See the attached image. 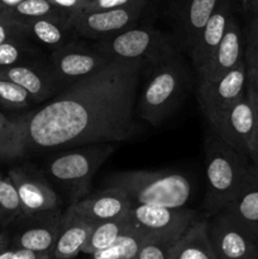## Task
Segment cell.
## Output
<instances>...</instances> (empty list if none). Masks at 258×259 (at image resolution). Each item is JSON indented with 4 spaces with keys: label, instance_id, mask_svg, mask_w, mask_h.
Returning a JSON list of instances; mask_svg holds the SVG:
<instances>
[{
    "label": "cell",
    "instance_id": "6da1fadb",
    "mask_svg": "<svg viewBox=\"0 0 258 259\" xmlns=\"http://www.w3.org/2000/svg\"><path fill=\"white\" fill-rule=\"evenodd\" d=\"M144 67L142 61H111L38 110L14 118L15 158L136 137L134 109Z\"/></svg>",
    "mask_w": 258,
    "mask_h": 259
},
{
    "label": "cell",
    "instance_id": "7a4b0ae2",
    "mask_svg": "<svg viewBox=\"0 0 258 259\" xmlns=\"http://www.w3.org/2000/svg\"><path fill=\"white\" fill-rule=\"evenodd\" d=\"M144 68L148 75L138 93V115L157 126L184 101L190 85L189 72L177 52Z\"/></svg>",
    "mask_w": 258,
    "mask_h": 259
},
{
    "label": "cell",
    "instance_id": "3957f363",
    "mask_svg": "<svg viewBox=\"0 0 258 259\" xmlns=\"http://www.w3.org/2000/svg\"><path fill=\"white\" fill-rule=\"evenodd\" d=\"M205 167L207 182L205 206L210 214H218L235 199L249 166L245 162V156L219 137H206Z\"/></svg>",
    "mask_w": 258,
    "mask_h": 259
},
{
    "label": "cell",
    "instance_id": "277c9868",
    "mask_svg": "<svg viewBox=\"0 0 258 259\" xmlns=\"http://www.w3.org/2000/svg\"><path fill=\"white\" fill-rule=\"evenodd\" d=\"M105 184L123 190L134 204L154 206L182 207L192 194L189 179L171 171L116 172Z\"/></svg>",
    "mask_w": 258,
    "mask_h": 259
},
{
    "label": "cell",
    "instance_id": "5b68a950",
    "mask_svg": "<svg viewBox=\"0 0 258 259\" xmlns=\"http://www.w3.org/2000/svg\"><path fill=\"white\" fill-rule=\"evenodd\" d=\"M115 149L116 147L111 143L80 146L77 149L61 152L53 157L46 169L56 184L70 192L72 202H75L85 197L94 175Z\"/></svg>",
    "mask_w": 258,
    "mask_h": 259
},
{
    "label": "cell",
    "instance_id": "8992f818",
    "mask_svg": "<svg viewBox=\"0 0 258 259\" xmlns=\"http://www.w3.org/2000/svg\"><path fill=\"white\" fill-rule=\"evenodd\" d=\"M95 48L110 61H142L146 66L177 52L174 39L153 27H131L95 42Z\"/></svg>",
    "mask_w": 258,
    "mask_h": 259
},
{
    "label": "cell",
    "instance_id": "52a82bcc",
    "mask_svg": "<svg viewBox=\"0 0 258 259\" xmlns=\"http://www.w3.org/2000/svg\"><path fill=\"white\" fill-rule=\"evenodd\" d=\"M111 62L95 46L73 40L50 52L47 65L62 90L77 81L98 72Z\"/></svg>",
    "mask_w": 258,
    "mask_h": 259
},
{
    "label": "cell",
    "instance_id": "ba28073f",
    "mask_svg": "<svg viewBox=\"0 0 258 259\" xmlns=\"http://www.w3.org/2000/svg\"><path fill=\"white\" fill-rule=\"evenodd\" d=\"M247 68L244 58L217 81H199L197 99L202 114L212 128L219 123L223 114L245 93Z\"/></svg>",
    "mask_w": 258,
    "mask_h": 259
},
{
    "label": "cell",
    "instance_id": "9c48e42d",
    "mask_svg": "<svg viewBox=\"0 0 258 259\" xmlns=\"http://www.w3.org/2000/svg\"><path fill=\"white\" fill-rule=\"evenodd\" d=\"M129 215L136 227L152 237L179 239L192 224L199 220L194 210L186 207H166L134 204Z\"/></svg>",
    "mask_w": 258,
    "mask_h": 259
},
{
    "label": "cell",
    "instance_id": "30bf717a",
    "mask_svg": "<svg viewBox=\"0 0 258 259\" xmlns=\"http://www.w3.org/2000/svg\"><path fill=\"white\" fill-rule=\"evenodd\" d=\"M143 8L144 5H132L110 10L78 12L68 15V19L78 37L98 40L133 27L141 18Z\"/></svg>",
    "mask_w": 258,
    "mask_h": 259
},
{
    "label": "cell",
    "instance_id": "8fae6325",
    "mask_svg": "<svg viewBox=\"0 0 258 259\" xmlns=\"http://www.w3.org/2000/svg\"><path fill=\"white\" fill-rule=\"evenodd\" d=\"M209 237L218 259H245L258 255V238L225 211L209 227Z\"/></svg>",
    "mask_w": 258,
    "mask_h": 259
},
{
    "label": "cell",
    "instance_id": "7c38bea8",
    "mask_svg": "<svg viewBox=\"0 0 258 259\" xmlns=\"http://www.w3.org/2000/svg\"><path fill=\"white\" fill-rule=\"evenodd\" d=\"M258 125V116L247 91L220 118L214 128L222 141L243 156H248Z\"/></svg>",
    "mask_w": 258,
    "mask_h": 259
},
{
    "label": "cell",
    "instance_id": "4fadbf2b",
    "mask_svg": "<svg viewBox=\"0 0 258 259\" xmlns=\"http://www.w3.org/2000/svg\"><path fill=\"white\" fill-rule=\"evenodd\" d=\"M8 176L17 187L22 217L60 209V197L42 174L28 167H15L10 169Z\"/></svg>",
    "mask_w": 258,
    "mask_h": 259
},
{
    "label": "cell",
    "instance_id": "5bb4252c",
    "mask_svg": "<svg viewBox=\"0 0 258 259\" xmlns=\"http://www.w3.org/2000/svg\"><path fill=\"white\" fill-rule=\"evenodd\" d=\"M62 215L60 209H56L32 217L19 218L24 223L13 240L14 247L52 254Z\"/></svg>",
    "mask_w": 258,
    "mask_h": 259
},
{
    "label": "cell",
    "instance_id": "9a60e30c",
    "mask_svg": "<svg viewBox=\"0 0 258 259\" xmlns=\"http://www.w3.org/2000/svg\"><path fill=\"white\" fill-rule=\"evenodd\" d=\"M0 76L25 89L34 103H42L62 91L53 77L47 61H38L24 65L0 66Z\"/></svg>",
    "mask_w": 258,
    "mask_h": 259
},
{
    "label": "cell",
    "instance_id": "2e32d148",
    "mask_svg": "<svg viewBox=\"0 0 258 259\" xmlns=\"http://www.w3.org/2000/svg\"><path fill=\"white\" fill-rule=\"evenodd\" d=\"M233 15V0H220L215 12L202 28L199 38L189 51L197 76L204 71L219 47L225 29Z\"/></svg>",
    "mask_w": 258,
    "mask_h": 259
},
{
    "label": "cell",
    "instance_id": "e0dca14e",
    "mask_svg": "<svg viewBox=\"0 0 258 259\" xmlns=\"http://www.w3.org/2000/svg\"><path fill=\"white\" fill-rule=\"evenodd\" d=\"M244 58V38L234 14L229 19L224 37L210 62L197 77L199 81H217Z\"/></svg>",
    "mask_w": 258,
    "mask_h": 259
},
{
    "label": "cell",
    "instance_id": "ac0fdd59",
    "mask_svg": "<svg viewBox=\"0 0 258 259\" xmlns=\"http://www.w3.org/2000/svg\"><path fill=\"white\" fill-rule=\"evenodd\" d=\"M71 206L91 222L99 223L128 214L133 206V201L123 190L106 187L103 191L95 192L72 202Z\"/></svg>",
    "mask_w": 258,
    "mask_h": 259
},
{
    "label": "cell",
    "instance_id": "d6986e66",
    "mask_svg": "<svg viewBox=\"0 0 258 259\" xmlns=\"http://www.w3.org/2000/svg\"><path fill=\"white\" fill-rule=\"evenodd\" d=\"M95 223L78 214L70 205L63 212L58 237L53 248L55 259H72L78 255L85 245Z\"/></svg>",
    "mask_w": 258,
    "mask_h": 259
},
{
    "label": "cell",
    "instance_id": "ffe728a7",
    "mask_svg": "<svg viewBox=\"0 0 258 259\" xmlns=\"http://www.w3.org/2000/svg\"><path fill=\"white\" fill-rule=\"evenodd\" d=\"M220 0H181L177 10V37L187 51L191 50L202 28Z\"/></svg>",
    "mask_w": 258,
    "mask_h": 259
},
{
    "label": "cell",
    "instance_id": "44dd1931",
    "mask_svg": "<svg viewBox=\"0 0 258 259\" xmlns=\"http://www.w3.org/2000/svg\"><path fill=\"white\" fill-rule=\"evenodd\" d=\"M27 35L50 52L78 38L68 17H45L24 23Z\"/></svg>",
    "mask_w": 258,
    "mask_h": 259
},
{
    "label": "cell",
    "instance_id": "7402d4cb",
    "mask_svg": "<svg viewBox=\"0 0 258 259\" xmlns=\"http://www.w3.org/2000/svg\"><path fill=\"white\" fill-rule=\"evenodd\" d=\"M223 211L258 238V169L255 167H249L238 195Z\"/></svg>",
    "mask_w": 258,
    "mask_h": 259
},
{
    "label": "cell",
    "instance_id": "603a6c76",
    "mask_svg": "<svg viewBox=\"0 0 258 259\" xmlns=\"http://www.w3.org/2000/svg\"><path fill=\"white\" fill-rule=\"evenodd\" d=\"M172 259H218L209 237V224L197 220L175 243Z\"/></svg>",
    "mask_w": 258,
    "mask_h": 259
},
{
    "label": "cell",
    "instance_id": "cb8c5ba5",
    "mask_svg": "<svg viewBox=\"0 0 258 259\" xmlns=\"http://www.w3.org/2000/svg\"><path fill=\"white\" fill-rule=\"evenodd\" d=\"M133 225L129 212L116 219L95 223L81 253L91 255L95 252L110 247L121 234L131 229Z\"/></svg>",
    "mask_w": 258,
    "mask_h": 259
},
{
    "label": "cell",
    "instance_id": "d4e9b609",
    "mask_svg": "<svg viewBox=\"0 0 258 259\" xmlns=\"http://www.w3.org/2000/svg\"><path fill=\"white\" fill-rule=\"evenodd\" d=\"M148 237L151 234L133 225L110 247L91 254V259H137L142 245Z\"/></svg>",
    "mask_w": 258,
    "mask_h": 259
},
{
    "label": "cell",
    "instance_id": "484cf974",
    "mask_svg": "<svg viewBox=\"0 0 258 259\" xmlns=\"http://www.w3.org/2000/svg\"><path fill=\"white\" fill-rule=\"evenodd\" d=\"M39 48L30 42L29 38H17L0 45V66L24 65V63L47 61Z\"/></svg>",
    "mask_w": 258,
    "mask_h": 259
},
{
    "label": "cell",
    "instance_id": "4316f807",
    "mask_svg": "<svg viewBox=\"0 0 258 259\" xmlns=\"http://www.w3.org/2000/svg\"><path fill=\"white\" fill-rule=\"evenodd\" d=\"M12 19L20 23H27L30 20L45 17H68L66 13L61 12L50 0H23L20 4L13 9L3 13Z\"/></svg>",
    "mask_w": 258,
    "mask_h": 259
},
{
    "label": "cell",
    "instance_id": "83f0119b",
    "mask_svg": "<svg viewBox=\"0 0 258 259\" xmlns=\"http://www.w3.org/2000/svg\"><path fill=\"white\" fill-rule=\"evenodd\" d=\"M22 217V204L17 187L9 176L0 175V224L7 225Z\"/></svg>",
    "mask_w": 258,
    "mask_h": 259
},
{
    "label": "cell",
    "instance_id": "f1b7e54d",
    "mask_svg": "<svg viewBox=\"0 0 258 259\" xmlns=\"http://www.w3.org/2000/svg\"><path fill=\"white\" fill-rule=\"evenodd\" d=\"M33 103V98L25 89L0 76V106L9 110H19Z\"/></svg>",
    "mask_w": 258,
    "mask_h": 259
},
{
    "label": "cell",
    "instance_id": "f546056e",
    "mask_svg": "<svg viewBox=\"0 0 258 259\" xmlns=\"http://www.w3.org/2000/svg\"><path fill=\"white\" fill-rule=\"evenodd\" d=\"M177 239L148 237L142 245L137 259H172V250Z\"/></svg>",
    "mask_w": 258,
    "mask_h": 259
},
{
    "label": "cell",
    "instance_id": "4dcf8cb0",
    "mask_svg": "<svg viewBox=\"0 0 258 259\" xmlns=\"http://www.w3.org/2000/svg\"><path fill=\"white\" fill-rule=\"evenodd\" d=\"M244 62L247 78L258 85V27L250 24L244 45Z\"/></svg>",
    "mask_w": 258,
    "mask_h": 259
},
{
    "label": "cell",
    "instance_id": "1f68e13d",
    "mask_svg": "<svg viewBox=\"0 0 258 259\" xmlns=\"http://www.w3.org/2000/svg\"><path fill=\"white\" fill-rule=\"evenodd\" d=\"M15 159L14 118H8L0 111V161Z\"/></svg>",
    "mask_w": 258,
    "mask_h": 259
},
{
    "label": "cell",
    "instance_id": "d6a6232c",
    "mask_svg": "<svg viewBox=\"0 0 258 259\" xmlns=\"http://www.w3.org/2000/svg\"><path fill=\"white\" fill-rule=\"evenodd\" d=\"M28 38L25 25L0 12V45L17 38Z\"/></svg>",
    "mask_w": 258,
    "mask_h": 259
},
{
    "label": "cell",
    "instance_id": "836d02e7",
    "mask_svg": "<svg viewBox=\"0 0 258 259\" xmlns=\"http://www.w3.org/2000/svg\"><path fill=\"white\" fill-rule=\"evenodd\" d=\"M146 2L147 0H91L82 12L118 9V8L132 7V5H146Z\"/></svg>",
    "mask_w": 258,
    "mask_h": 259
},
{
    "label": "cell",
    "instance_id": "e575fe53",
    "mask_svg": "<svg viewBox=\"0 0 258 259\" xmlns=\"http://www.w3.org/2000/svg\"><path fill=\"white\" fill-rule=\"evenodd\" d=\"M50 2L61 12L71 15L73 13L82 12L91 0H50Z\"/></svg>",
    "mask_w": 258,
    "mask_h": 259
},
{
    "label": "cell",
    "instance_id": "d590c367",
    "mask_svg": "<svg viewBox=\"0 0 258 259\" xmlns=\"http://www.w3.org/2000/svg\"><path fill=\"white\" fill-rule=\"evenodd\" d=\"M245 91H247L248 96H249L250 101L253 104V108H254L255 113L258 116V85L253 82L252 80L247 78V86H245Z\"/></svg>",
    "mask_w": 258,
    "mask_h": 259
},
{
    "label": "cell",
    "instance_id": "8d00e7d4",
    "mask_svg": "<svg viewBox=\"0 0 258 259\" xmlns=\"http://www.w3.org/2000/svg\"><path fill=\"white\" fill-rule=\"evenodd\" d=\"M248 157L252 159L253 163H254V167L258 169V125H257V129H255L254 137H253L252 139V143H250Z\"/></svg>",
    "mask_w": 258,
    "mask_h": 259
},
{
    "label": "cell",
    "instance_id": "74e56055",
    "mask_svg": "<svg viewBox=\"0 0 258 259\" xmlns=\"http://www.w3.org/2000/svg\"><path fill=\"white\" fill-rule=\"evenodd\" d=\"M22 2L23 0H0V12H8V10L13 9V8L17 7V5L20 4Z\"/></svg>",
    "mask_w": 258,
    "mask_h": 259
},
{
    "label": "cell",
    "instance_id": "f35d334b",
    "mask_svg": "<svg viewBox=\"0 0 258 259\" xmlns=\"http://www.w3.org/2000/svg\"><path fill=\"white\" fill-rule=\"evenodd\" d=\"M244 10L249 13V14H252V17L258 14V0H249V3H248Z\"/></svg>",
    "mask_w": 258,
    "mask_h": 259
},
{
    "label": "cell",
    "instance_id": "ab89813d",
    "mask_svg": "<svg viewBox=\"0 0 258 259\" xmlns=\"http://www.w3.org/2000/svg\"><path fill=\"white\" fill-rule=\"evenodd\" d=\"M8 243L9 242H8L7 235H5L4 233L0 232V253H2L5 248H8Z\"/></svg>",
    "mask_w": 258,
    "mask_h": 259
},
{
    "label": "cell",
    "instance_id": "60d3db41",
    "mask_svg": "<svg viewBox=\"0 0 258 259\" xmlns=\"http://www.w3.org/2000/svg\"><path fill=\"white\" fill-rule=\"evenodd\" d=\"M250 23H252V24H254V25H257V27H258V14H255L254 17L252 18V22H250Z\"/></svg>",
    "mask_w": 258,
    "mask_h": 259
},
{
    "label": "cell",
    "instance_id": "b9f144b4",
    "mask_svg": "<svg viewBox=\"0 0 258 259\" xmlns=\"http://www.w3.org/2000/svg\"><path fill=\"white\" fill-rule=\"evenodd\" d=\"M46 259H55V258H53V255H52V254H50V255H48V257L46 258Z\"/></svg>",
    "mask_w": 258,
    "mask_h": 259
},
{
    "label": "cell",
    "instance_id": "7bdbcfd3",
    "mask_svg": "<svg viewBox=\"0 0 258 259\" xmlns=\"http://www.w3.org/2000/svg\"><path fill=\"white\" fill-rule=\"evenodd\" d=\"M245 259H258V255H255V257H249V258H245Z\"/></svg>",
    "mask_w": 258,
    "mask_h": 259
},
{
    "label": "cell",
    "instance_id": "ee69618b",
    "mask_svg": "<svg viewBox=\"0 0 258 259\" xmlns=\"http://www.w3.org/2000/svg\"><path fill=\"white\" fill-rule=\"evenodd\" d=\"M250 24H252V23H250ZM253 25H254V24H253ZM255 27H257V25H255Z\"/></svg>",
    "mask_w": 258,
    "mask_h": 259
}]
</instances>
